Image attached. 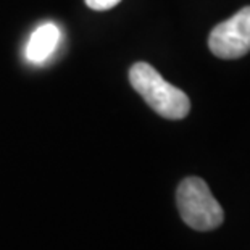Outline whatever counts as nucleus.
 Instances as JSON below:
<instances>
[{"instance_id":"nucleus-1","label":"nucleus","mask_w":250,"mask_h":250,"mask_svg":"<svg viewBox=\"0 0 250 250\" xmlns=\"http://www.w3.org/2000/svg\"><path fill=\"white\" fill-rule=\"evenodd\" d=\"M129 81L147 105L167 120H183L190 110V100L183 90L167 83L152 65L137 62L129 70Z\"/></svg>"},{"instance_id":"nucleus-2","label":"nucleus","mask_w":250,"mask_h":250,"mask_svg":"<svg viewBox=\"0 0 250 250\" xmlns=\"http://www.w3.org/2000/svg\"><path fill=\"white\" fill-rule=\"evenodd\" d=\"M178 210L183 221L195 231H211L221 226L225 211L204 179H183L176 192Z\"/></svg>"},{"instance_id":"nucleus-3","label":"nucleus","mask_w":250,"mask_h":250,"mask_svg":"<svg viewBox=\"0 0 250 250\" xmlns=\"http://www.w3.org/2000/svg\"><path fill=\"white\" fill-rule=\"evenodd\" d=\"M211 54L223 60L241 58L250 52V7L216 24L208 37Z\"/></svg>"},{"instance_id":"nucleus-4","label":"nucleus","mask_w":250,"mask_h":250,"mask_svg":"<svg viewBox=\"0 0 250 250\" xmlns=\"http://www.w3.org/2000/svg\"><path fill=\"white\" fill-rule=\"evenodd\" d=\"M60 29L54 23H45L39 26L31 34L28 45H26V58L31 63H44L55 52L58 42H60Z\"/></svg>"},{"instance_id":"nucleus-5","label":"nucleus","mask_w":250,"mask_h":250,"mask_svg":"<svg viewBox=\"0 0 250 250\" xmlns=\"http://www.w3.org/2000/svg\"><path fill=\"white\" fill-rule=\"evenodd\" d=\"M120 2L121 0H86V5L89 8L97 10V12H105V10L116 7Z\"/></svg>"}]
</instances>
